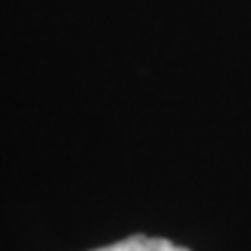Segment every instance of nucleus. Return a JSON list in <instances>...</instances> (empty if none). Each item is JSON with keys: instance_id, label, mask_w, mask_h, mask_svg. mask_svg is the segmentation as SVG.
<instances>
[{"instance_id": "obj_1", "label": "nucleus", "mask_w": 251, "mask_h": 251, "mask_svg": "<svg viewBox=\"0 0 251 251\" xmlns=\"http://www.w3.org/2000/svg\"><path fill=\"white\" fill-rule=\"evenodd\" d=\"M93 251H188L186 247L179 244H172L170 240H163V237H144V235H130L121 242L107 244V247H100Z\"/></svg>"}]
</instances>
